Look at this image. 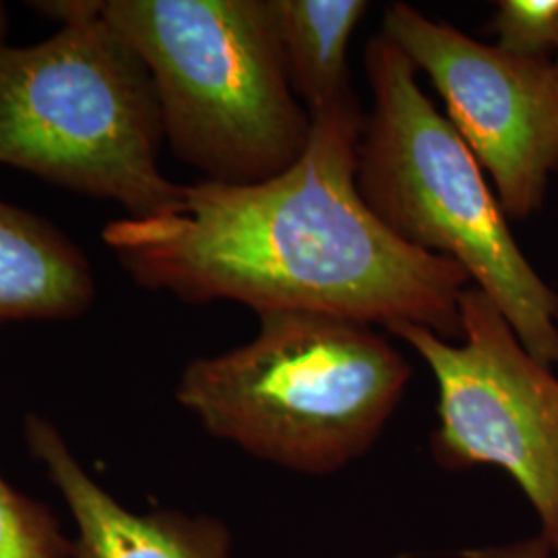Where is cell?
<instances>
[{
  "mask_svg": "<svg viewBox=\"0 0 558 558\" xmlns=\"http://www.w3.org/2000/svg\"><path fill=\"white\" fill-rule=\"evenodd\" d=\"M311 120L304 154L279 177L184 184L166 214L110 221L104 244L141 288L189 304L232 300L257 315L414 323L459 341V302L472 286L465 269L403 244L360 197V101Z\"/></svg>",
  "mask_w": 558,
  "mask_h": 558,
  "instance_id": "6da1fadb",
  "label": "cell"
},
{
  "mask_svg": "<svg viewBox=\"0 0 558 558\" xmlns=\"http://www.w3.org/2000/svg\"><path fill=\"white\" fill-rule=\"evenodd\" d=\"M101 15L145 62L163 141L205 182L253 184L304 154L274 0H104Z\"/></svg>",
  "mask_w": 558,
  "mask_h": 558,
  "instance_id": "5b68a950",
  "label": "cell"
},
{
  "mask_svg": "<svg viewBox=\"0 0 558 558\" xmlns=\"http://www.w3.org/2000/svg\"><path fill=\"white\" fill-rule=\"evenodd\" d=\"M373 108L364 114L356 186L403 244L456 260L499 306L523 348L558 368V294L519 248L486 172L387 36L364 52Z\"/></svg>",
  "mask_w": 558,
  "mask_h": 558,
  "instance_id": "277c9868",
  "label": "cell"
},
{
  "mask_svg": "<svg viewBox=\"0 0 558 558\" xmlns=\"http://www.w3.org/2000/svg\"><path fill=\"white\" fill-rule=\"evenodd\" d=\"M7 29H9V15H7V7L0 2V46L7 44Z\"/></svg>",
  "mask_w": 558,
  "mask_h": 558,
  "instance_id": "5bb4252c",
  "label": "cell"
},
{
  "mask_svg": "<svg viewBox=\"0 0 558 558\" xmlns=\"http://www.w3.org/2000/svg\"><path fill=\"white\" fill-rule=\"evenodd\" d=\"M98 294L80 244L52 221L0 201V327L27 320H71Z\"/></svg>",
  "mask_w": 558,
  "mask_h": 558,
  "instance_id": "9c48e42d",
  "label": "cell"
},
{
  "mask_svg": "<svg viewBox=\"0 0 558 558\" xmlns=\"http://www.w3.org/2000/svg\"><path fill=\"white\" fill-rule=\"evenodd\" d=\"M380 34L437 87L447 120L488 174L507 218L536 214L558 170L555 59L482 44L401 0L385 9Z\"/></svg>",
  "mask_w": 558,
  "mask_h": 558,
  "instance_id": "52a82bcc",
  "label": "cell"
},
{
  "mask_svg": "<svg viewBox=\"0 0 558 558\" xmlns=\"http://www.w3.org/2000/svg\"><path fill=\"white\" fill-rule=\"evenodd\" d=\"M248 343L191 360L177 399L216 439L279 468L329 476L366 456L412 366L373 325L265 313Z\"/></svg>",
  "mask_w": 558,
  "mask_h": 558,
  "instance_id": "3957f363",
  "label": "cell"
},
{
  "mask_svg": "<svg viewBox=\"0 0 558 558\" xmlns=\"http://www.w3.org/2000/svg\"><path fill=\"white\" fill-rule=\"evenodd\" d=\"M459 315V341L414 323L387 327L426 362L437 383L433 458L449 472L476 465L507 472L558 557V375L523 348L478 286L465 288Z\"/></svg>",
  "mask_w": 558,
  "mask_h": 558,
  "instance_id": "8992f818",
  "label": "cell"
},
{
  "mask_svg": "<svg viewBox=\"0 0 558 558\" xmlns=\"http://www.w3.org/2000/svg\"><path fill=\"white\" fill-rule=\"evenodd\" d=\"M296 98L308 114L359 100L348 48L368 11L364 0H274Z\"/></svg>",
  "mask_w": 558,
  "mask_h": 558,
  "instance_id": "30bf717a",
  "label": "cell"
},
{
  "mask_svg": "<svg viewBox=\"0 0 558 558\" xmlns=\"http://www.w3.org/2000/svg\"><path fill=\"white\" fill-rule=\"evenodd\" d=\"M555 66H557V73H558V52H557V57H555Z\"/></svg>",
  "mask_w": 558,
  "mask_h": 558,
  "instance_id": "9a60e30c",
  "label": "cell"
},
{
  "mask_svg": "<svg viewBox=\"0 0 558 558\" xmlns=\"http://www.w3.org/2000/svg\"><path fill=\"white\" fill-rule=\"evenodd\" d=\"M25 440L75 521L71 558H232V536L220 519L122 507L85 472L50 420L29 412Z\"/></svg>",
  "mask_w": 558,
  "mask_h": 558,
  "instance_id": "ba28073f",
  "label": "cell"
},
{
  "mask_svg": "<svg viewBox=\"0 0 558 558\" xmlns=\"http://www.w3.org/2000/svg\"><path fill=\"white\" fill-rule=\"evenodd\" d=\"M555 553L548 539L542 534L532 538L518 539L500 546H484L463 550L461 558H553Z\"/></svg>",
  "mask_w": 558,
  "mask_h": 558,
  "instance_id": "4fadbf2b",
  "label": "cell"
},
{
  "mask_svg": "<svg viewBox=\"0 0 558 558\" xmlns=\"http://www.w3.org/2000/svg\"><path fill=\"white\" fill-rule=\"evenodd\" d=\"M73 542L48 505L13 488L0 474V558H71Z\"/></svg>",
  "mask_w": 558,
  "mask_h": 558,
  "instance_id": "8fae6325",
  "label": "cell"
},
{
  "mask_svg": "<svg viewBox=\"0 0 558 558\" xmlns=\"http://www.w3.org/2000/svg\"><path fill=\"white\" fill-rule=\"evenodd\" d=\"M29 7L60 29L0 46V166L114 201L133 220L172 209L184 184L161 172L160 101L135 48L101 15V0Z\"/></svg>",
  "mask_w": 558,
  "mask_h": 558,
  "instance_id": "7a4b0ae2",
  "label": "cell"
},
{
  "mask_svg": "<svg viewBox=\"0 0 558 558\" xmlns=\"http://www.w3.org/2000/svg\"><path fill=\"white\" fill-rule=\"evenodd\" d=\"M488 32L505 52L550 59L558 52V0H500Z\"/></svg>",
  "mask_w": 558,
  "mask_h": 558,
  "instance_id": "7c38bea8",
  "label": "cell"
}]
</instances>
